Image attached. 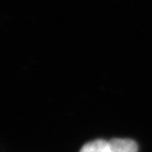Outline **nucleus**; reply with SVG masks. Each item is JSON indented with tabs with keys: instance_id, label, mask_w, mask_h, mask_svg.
<instances>
[{
	"instance_id": "1",
	"label": "nucleus",
	"mask_w": 152,
	"mask_h": 152,
	"mask_svg": "<svg viewBox=\"0 0 152 152\" xmlns=\"http://www.w3.org/2000/svg\"><path fill=\"white\" fill-rule=\"evenodd\" d=\"M111 152H137L138 147L129 138H113L109 140Z\"/></svg>"
},
{
	"instance_id": "2",
	"label": "nucleus",
	"mask_w": 152,
	"mask_h": 152,
	"mask_svg": "<svg viewBox=\"0 0 152 152\" xmlns=\"http://www.w3.org/2000/svg\"><path fill=\"white\" fill-rule=\"evenodd\" d=\"M80 152H111L109 141L104 139H95L84 144Z\"/></svg>"
}]
</instances>
